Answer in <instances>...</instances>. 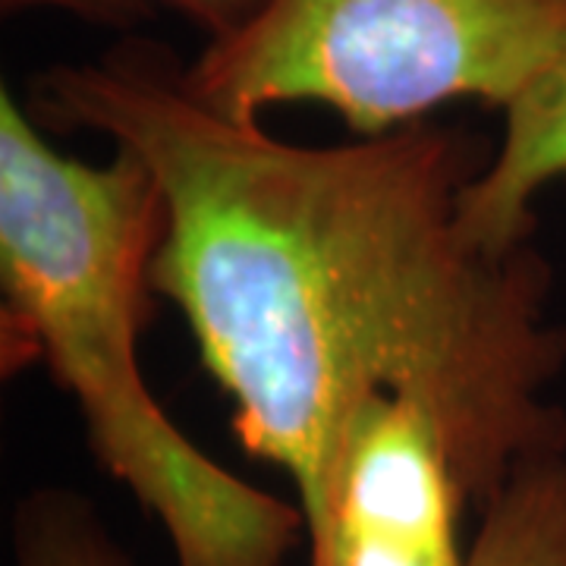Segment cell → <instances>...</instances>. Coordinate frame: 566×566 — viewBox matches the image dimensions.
I'll return each instance as SVG.
<instances>
[{"label": "cell", "instance_id": "cell-1", "mask_svg": "<svg viewBox=\"0 0 566 566\" xmlns=\"http://www.w3.org/2000/svg\"><path fill=\"white\" fill-rule=\"evenodd\" d=\"M39 117L92 129L139 158L164 199L151 286L189 324L233 431L296 485L305 532L322 513L346 422L378 394L438 416L465 506L566 450L547 387L566 331L532 243L469 233L475 142L428 123L353 145H296L196 98L164 48L129 41L54 66Z\"/></svg>", "mask_w": 566, "mask_h": 566}, {"label": "cell", "instance_id": "cell-2", "mask_svg": "<svg viewBox=\"0 0 566 566\" xmlns=\"http://www.w3.org/2000/svg\"><path fill=\"white\" fill-rule=\"evenodd\" d=\"M164 199L126 148L107 164L61 155L0 92V331L80 406L85 438L167 532L177 566H286L305 532L286 504L211 460L164 412L139 365Z\"/></svg>", "mask_w": 566, "mask_h": 566}, {"label": "cell", "instance_id": "cell-3", "mask_svg": "<svg viewBox=\"0 0 566 566\" xmlns=\"http://www.w3.org/2000/svg\"><path fill=\"white\" fill-rule=\"evenodd\" d=\"M564 57L566 0H268L186 85L237 120L312 102L381 136L460 98L506 111Z\"/></svg>", "mask_w": 566, "mask_h": 566}, {"label": "cell", "instance_id": "cell-4", "mask_svg": "<svg viewBox=\"0 0 566 566\" xmlns=\"http://www.w3.org/2000/svg\"><path fill=\"white\" fill-rule=\"evenodd\" d=\"M463 510L444 424L409 397L378 394L340 434L308 566H465Z\"/></svg>", "mask_w": 566, "mask_h": 566}, {"label": "cell", "instance_id": "cell-5", "mask_svg": "<svg viewBox=\"0 0 566 566\" xmlns=\"http://www.w3.org/2000/svg\"><path fill=\"white\" fill-rule=\"evenodd\" d=\"M566 177V57L504 111V139L465 186L469 233L494 249L532 243V199Z\"/></svg>", "mask_w": 566, "mask_h": 566}, {"label": "cell", "instance_id": "cell-6", "mask_svg": "<svg viewBox=\"0 0 566 566\" xmlns=\"http://www.w3.org/2000/svg\"><path fill=\"white\" fill-rule=\"evenodd\" d=\"M465 566H566V450L510 475L482 510Z\"/></svg>", "mask_w": 566, "mask_h": 566}, {"label": "cell", "instance_id": "cell-7", "mask_svg": "<svg viewBox=\"0 0 566 566\" xmlns=\"http://www.w3.org/2000/svg\"><path fill=\"white\" fill-rule=\"evenodd\" d=\"M13 566H139L70 488H39L17 504Z\"/></svg>", "mask_w": 566, "mask_h": 566}, {"label": "cell", "instance_id": "cell-8", "mask_svg": "<svg viewBox=\"0 0 566 566\" xmlns=\"http://www.w3.org/2000/svg\"><path fill=\"white\" fill-rule=\"evenodd\" d=\"M155 3L158 0H0L3 13H22V10L48 7V10L73 13V17L95 22V25H117V29L148 20L155 13Z\"/></svg>", "mask_w": 566, "mask_h": 566}, {"label": "cell", "instance_id": "cell-9", "mask_svg": "<svg viewBox=\"0 0 566 566\" xmlns=\"http://www.w3.org/2000/svg\"><path fill=\"white\" fill-rule=\"evenodd\" d=\"M158 3H167L186 20L202 25L205 32H211V41L240 32L268 7V0H158Z\"/></svg>", "mask_w": 566, "mask_h": 566}]
</instances>
